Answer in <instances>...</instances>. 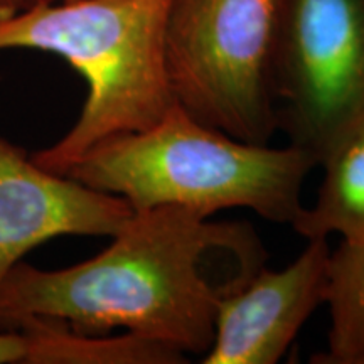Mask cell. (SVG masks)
I'll return each mask as SVG.
<instances>
[{
  "mask_svg": "<svg viewBox=\"0 0 364 364\" xmlns=\"http://www.w3.org/2000/svg\"><path fill=\"white\" fill-rule=\"evenodd\" d=\"M321 167L317 201L300 211L294 230L307 240L364 235V127L339 140Z\"/></svg>",
  "mask_w": 364,
  "mask_h": 364,
  "instance_id": "obj_9",
  "label": "cell"
},
{
  "mask_svg": "<svg viewBox=\"0 0 364 364\" xmlns=\"http://www.w3.org/2000/svg\"><path fill=\"white\" fill-rule=\"evenodd\" d=\"M279 12L280 0H171L166 68L176 103L243 142H270Z\"/></svg>",
  "mask_w": 364,
  "mask_h": 364,
  "instance_id": "obj_4",
  "label": "cell"
},
{
  "mask_svg": "<svg viewBox=\"0 0 364 364\" xmlns=\"http://www.w3.org/2000/svg\"><path fill=\"white\" fill-rule=\"evenodd\" d=\"M317 166L306 150L243 142L174 103L149 129L95 145L65 176L125 199L134 211L177 206L209 218L245 208L294 225L304 182Z\"/></svg>",
  "mask_w": 364,
  "mask_h": 364,
  "instance_id": "obj_3",
  "label": "cell"
},
{
  "mask_svg": "<svg viewBox=\"0 0 364 364\" xmlns=\"http://www.w3.org/2000/svg\"><path fill=\"white\" fill-rule=\"evenodd\" d=\"M24 339L19 331H0V364H22Z\"/></svg>",
  "mask_w": 364,
  "mask_h": 364,
  "instance_id": "obj_11",
  "label": "cell"
},
{
  "mask_svg": "<svg viewBox=\"0 0 364 364\" xmlns=\"http://www.w3.org/2000/svg\"><path fill=\"white\" fill-rule=\"evenodd\" d=\"M265 258L247 223H213L177 206L140 209L90 260L59 270L17 263L0 284V327L53 318L86 334L124 329L204 356L218 304Z\"/></svg>",
  "mask_w": 364,
  "mask_h": 364,
  "instance_id": "obj_1",
  "label": "cell"
},
{
  "mask_svg": "<svg viewBox=\"0 0 364 364\" xmlns=\"http://www.w3.org/2000/svg\"><path fill=\"white\" fill-rule=\"evenodd\" d=\"M54 2H56V0H54Z\"/></svg>",
  "mask_w": 364,
  "mask_h": 364,
  "instance_id": "obj_13",
  "label": "cell"
},
{
  "mask_svg": "<svg viewBox=\"0 0 364 364\" xmlns=\"http://www.w3.org/2000/svg\"><path fill=\"white\" fill-rule=\"evenodd\" d=\"M134 209L115 194L41 167L0 136V284L24 255L59 236H112Z\"/></svg>",
  "mask_w": 364,
  "mask_h": 364,
  "instance_id": "obj_6",
  "label": "cell"
},
{
  "mask_svg": "<svg viewBox=\"0 0 364 364\" xmlns=\"http://www.w3.org/2000/svg\"><path fill=\"white\" fill-rule=\"evenodd\" d=\"M41 2H54V0H0V17L12 16Z\"/></svg>",
  "mask_w": 364,
  "mask_h": 364,
  "instance_id": "obj_12",
  "label": "cell"
},
{
  "mask_svg": "<svg viewBox=\"0 0 364 364\" xmlns=\"http://www.w3.org/2000/svg\"><path fill=\"white\" fill-rule=\"evenodd\" d=\"M24 339L22 364H181L186 354L140 336L86 334L53 318L17 327Z\"/></svg>",
  "mask_w": 364,
  "mask_h": 364,
  "instance_id": "obj_8",
  "label": "cell"
},
{
  "mask_svg": "<svg viewBox=\"0 0 364 364\" xmlns=\"http://www.w3.org/2000/svg\"><path fill=\"white\" fill-rule=\"evenodd\" d=\"M324 304L329 306L327 349L314 364H364V235L341 238L327 262Z\"/></svg>",
  "mask_w": 364,
  "mask_h": 364,
  "instance_id": "obj_10",
  "label": "cell"
},
{
  "mask_svg": "<svg viewBox=\"0 0 364 364\" xmlns=\"http://www.w3.org/2000/svg\"><path fill=\"white\" fill-rule=\"evenodd\" d=\"M169 6L171 0H56L0 17V51L54 54L88 86L78 120L36 152L34 162L66 174L95 145L149 129L171 110Z\"/></svg>",
  "mask_w": 364,
  "mask_h": 364,
  "instance_id": "obj_2",
  "label": "cell"
},
{
  "mask_svg": "<svg viewBox=\"0 0 364 364\" xmlns=\"http://www.w3.org/2000/svg\"><path fill=\"white\" fill-rule=\"evenodd\" d=\"M302 255L280 272L260 268L218 304L215 339L204 364L279 363L314 311L324 304L327 238L307 240Z\"/></svg>",
  "mask_w": 364,
  "mask_h": 364,
  "instance_id": "obj_7",
  "label": "cell"
},
{
  "mask_svg": "<svg viewBox=\"0 0 364 364\" xmlns=\"http://www.w3.org/2000/svg\"><path fill=\"white\" fill-rule=\"evenodd\" d=\"M272 95L277 132L318 166L364 127V0H280Z\"/></svg>",
  "mask_w": 364,
  "mask_h": 364,
  "instance_id": "obj_5",
  "label": "cell"
}]
</instances>
